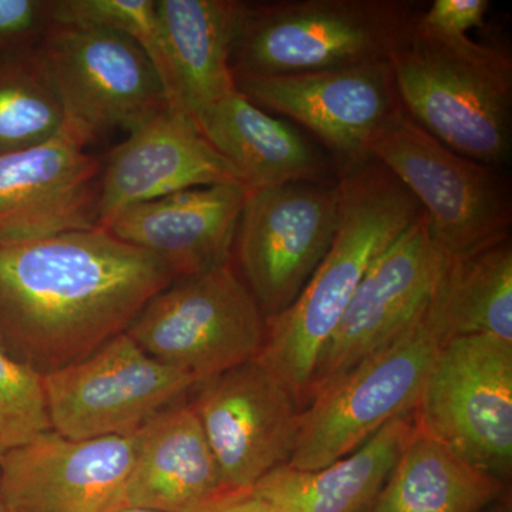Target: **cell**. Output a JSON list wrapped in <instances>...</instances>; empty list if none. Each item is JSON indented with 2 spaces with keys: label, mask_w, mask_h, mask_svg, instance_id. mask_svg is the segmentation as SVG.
I'll return each mask as SVG.
<instances>
[{
  "label": "cell",
  "mask_w": 512,
  "mask_h": 512,
  "mask_svg": "<svg viewBox=\"0 0 512 512\" xmlns=\"http://www.w3.org/2000/svg\"><path fill=\"white\" fill-rule=\"evenodd\" d=\"M174 281L153 255L99 227L0 241V346L52 372L126 332Z\"/></svg>",
  "instance_id": "1"
},
{
  "label": "cell",
  "mask_w": 512,
  "mask_h": 512,
  "mask_svg": "<svg viewBox=\"0 0 512 512\" xmlns=\"http://www.w3.org/2000/svg\"><path fill=\"white\" fill-rule=\"evenodd\" d=\"M336 187L339 214L332 245L296 301L266 320L264 345L256 356L284 380L301 410L320 356L366 272L423 211L375 158L342 170Z\"/></svg>",
  "instance_id": "2"
},
{
  "label": "cell",
  "mask_w": 512,
  "mask_h": 512,
  "mask_svg": "<svg viewBox=\"0 0 512 512\" xmlns=\"http://www.w3.org/2000/svg\"><path fill=\"white\" fill-rule=\"evenodd\" d=\"M414 16L389 62L403 110L454 153L500 168L512 147V59L468 36L421 29Z\"/></svg>",
  "instance_id": "3"
},
{
  "label": "cell",
  "mask_w": 512,
  "mask_h": 512,
  "mask_svg": "<svg viewBox=\"0 0 512 512\" xmlns=\"http://www.w3.org/2000/svg\"><path fill=\"white\" fill-rule=\"evenodd\" d=\"M403 0L244 2L231 49L235 80L389 62L416 16Z\"/></svg>",
  "instance_id": "4"
},
{
  "label": "cell",
  "mask_w": 512,
  "mask_h": 512,
  "mask_svg": "<svg viewBox=\"0 0 512 512\" xmlns=\"http://www.w3.org/2000/svg\"><path fill=\"white\" fill-rule=\"evenodd\" d=\"M446 342L439 282L424 311L402 335L366 357L302 410L298 441L286 466L320 470L353 453L390 421L414 412Z\"/></svg>",
  "instance_id": "5"
},
{
  "label": "cell",
  "mask_w": 512,
  "mask_h": 512,
  "mask_svg": "<svg viewBox=\"0 0 512 512\" xmlns=\"http://www.w3.org/2000/svg\"><path fill=\"white\" fill-rule=\"evenodd\" d=\"M369 154L412 192L450 258L510 238V187L500 170L454 153L403 109L373 138Z\"/></svg>",
  "instance_id": "6"
},
{
  "label": "cell",
  "mask_w": 512,
  "mask_h": 512,
  "mask_svg": "<svg viewBox=\"0 0 512 512\" xmlns=\"http://www.w3.org/2000/svg\"><path fill=\"white\" fill-rule=\"evenodd\" d=\"M266 320L231 265L177 279L138 313L127 335L144 352L201 384L251 362Z\"/></svg>",
  "instance_id": "7"
},
{
  "label": "cell",
  "mask_w": 512,
  "mask_h": 512,
  "mask_svg": "<svg viewBox=\"0 0 512 512\" xmlns=\"http://www.w3.org/2000/svg\"><path fill=\"white\" fill-rule=\"evenodd\" d=\"M417 430L508 484L512 474V342L447 340L427 377Z\"/></svg>",
  "instance_id": "8"
},
{
  "label": "cell",
  "mask_w": 512,
  "mask_h": 512,
  "mask_svg": "<svg viewBox=\"0 0 512 512\" xmlns=\"http://www.w3.org/2000/svg\"><path fill=\"white\" fill-rule=\"evenodd\" d=\"M42 47L63 107L60 131L84 148L170 106L150 57L123 33L52 22Z\"/></svg>",
  "instance_id": "9"
},
{
  "label": "cell",
  "mask_w": 512,
  "mask_h": 512,
  "mask_svg": "<svg viewBox=\"0 0 512 512\" xmlns=\"http://www.w3.org/2000/svg\"><path fill=\"white\" fill-rule=\"evenodd\" d=\"M197 382L154 359L127 332L45 373L52 430L72 440L130 436Z\"/></svg>",
  "instance_id": "10"
},
{
  "label": "cell",
  "mask_w": 512,
  "mask_h": 512,
  "mask_svg": "<svg viewBox=\"0 0 512 512\" xmlns=\"http://www.w3.org/2000/svg\"><path fill=\"white\" fill-rule=\"evenodd\" d=\"M338 214V187L326 181L248 191L234 245L265 320L301 295L332 245Z\"/></svg>",
  "instance_id": "11"
},
{
  "label": "cell",
  "mask_w": 512,
  "mask_h": 512,
  "mask_svg": "<svg viewBox=\"0 0 512 512\" xmlns=\"http://www.w3.org/2000/svg\"><path fill=\"white\" fill-rule=\"evenodd\" d=\"M451 259L421 211L377 256L360 282L320 356L306 406L412 325L430 302Z\"/></svg>",
  "instance_id": "12"
},
{
  "label": "cell",
  "mask_w": 512,
  "mask_h": 512,
  "mask_svg": "<svg viewBox=\"0 0 512 512\" xmlns=\"http://www.w3.org/2000/svg\"><path fill=\"white\" fill-rule=\"evenodd\" d=\"M192 402L224 490L251 488L291 461L299 409L284 380L258 359L198 384Z\"/></svg>",
  "instance_id": "13"
},
{
  "label": "cell",
  "mask_w": 512,
  "mask_h": 512,
  "mask_svg": "<svg viewBox=\"0 0 512 512\" xmlns=\"http://www.w3.org/2000/svg\"><path fill=\"white\" fill-rule=\"evenodd\" d=\"M235 87L266 113L308 128L339 158L342 170L370 160L369 146L403 109L390 62L291 76L247 77Z\"/></svg>",
  "instance_id": "14"
},
{
  "label": "cell",
  "mask_w": 512,
  "mask_h": 512,
  "mask_svg": "<svg viewBox=\"0 0 512 512\" xmlns=\"http://www.w3.org/2000/svg\"><path fill=\"white\" fill-rule=\"evenodd\" d=\"M137 433L72 440L50 430L0 456L9 512H113L124 505Z\"/></svg>",
  "instance_id": "15"
},
{
  "label": "cell",
  "mask_w": 512,
  "mask_h": 512,
  "mask_svg": "<svg viewBox=\"0 0 512 512\" xmlns=\"http://www.w3.org/2000/svg\"><path fill=\"white\" fill-rule=\"evenodd\" d=\"M217 184L244 180L190 117L165 107L128 131L101 164L97 227L107 229L121 211L141 202Z\"/></svg>",
  "instance_id": "16"
},
{
  "label": "cell",
  "mask_w": 512,
  "mask_h": 512,
  "mask_svg": "<svg viewBox=\"0 0 512 512\" xmlns=\"http://www.w3.org/2000/svg\"><path fill=\"white\" fill-rule=\"evenodd\" d=\"M101 161L60 131L0 156V241L97 227Z\"/></svg>",
  "instance_id": "17"
},
{
  "label": "cell",
  "mask_w": 512,
  "mask_h": 512,
  "mask_svg": "<svg viewBox=\"0 0 512 512\" xmlns=\"http://www.w3.org/2000/svg\"><path fill=\"white\" fill-rule=\"evenodd\" d=\"M248 191L217 184L174 192L126 208L107 231L153 255L174 279L190 278L229 264Z\"/></svg>",
  "instance_id": "18"
},
{
  "label": "cell",
  "mask_w": 512,
  "mask_h": 512,
  "mask_svg": "<svg viewBox=\"0 0 512 512\" xmlns=\"http://www.w3.org/2000/svg\"><path fill=\"white\" fill-rule=\"evenodd\" d=\"M242 6L238 0H156L168 104L192 121L237 89L231 49Z\"/></svg>",
  "instance_id": "19"
},
{
  "label": "cell",
  "mask_w": 512,
  "mask_h": 512,
  "mask_svg": "<svg viewBox=\"0 0 512 512\" xmlns=\"http://www.w3.org/2000/svg\"><path fill=\"white\" fill-rule=\"evenodd\" d=\"M195 127L248 190L325 183L328 164L301 131L259 109L237 89L201 111Z\"/></svg>",
  "instance_id": "20"
},
{
  "label": "cell",
  "mask_w": 512,
  "mask_h": 512,
  "mask_svg": "<svg viewBox=\"0 0 512 512\" xmlns=\"http://www.w3.org/2000/svg\"><path fill=\"white\" fill-rule=\"evenodd\" d=\"M221 491L217 461L191 403L167 407L138 430L124 505L190 512Z\"/></svg>",
  "instance_id": "21"
},
{
  "label": "cell",
  "mask_w": 512,
  "mask_h": 512,
  "mask_svg": "<svg viewBox=\"0 0 512 512\" xmlns=\"http://www.w3.org/2000/svg\"><path fill=\"white\" fill-rule=\"evenodd\" d=\"M414 431V412L403 414L329 466L315 471L281 466L252 488L282 512H367Z\"/></svg>",
  "instance_id": "22"
},
{
  "label": "cell",
  "mask_w": 512,
  "mask_h": 512,
  "mask_svg": "<svg viewBox=\"0 0 512 512\" xmlns=\"http://www.w3.org/2000/svg\"><path fill=\"white\" fill-rule=\"evenodd\" d=\"M507 485L416 427L367 512H484L503 497Z\"/></svg>",
  "instance_id": "23"
},
{
  "label": "cell",
  "mask_w": 512,
  "mask_h": 512,
  "mask_svg": "<svg viewBox=\"0 0 512 512\" xmlns=\"http://www.w3.org/2000/svg\"><path fill=\"white\" fill-rule=\"evenodd\" d=\"M447 340L491 336L512 342L510 238L464 259H451L440 281Z\"/></svg>",
  "instance_id": "24"
},
{
  "label": "cell",
  "mask_w": 512,
  "mask_h": 512,
  "mask_svg": "<svg viewBox=\"0 0 512 512\" xmlns=\"http://www.w3.org/2000/svg\"><path fill=\"white\" fill-rule=\"evenodd\" d=\"M63 120L42 42L0 52V156L52 140Z\"/></svg>",
  "instance_id": "25"
},
{
  "label": "cell",
  "mask_w": 512,
  "mask_h": 512,
  "mask_svg": "<svg viewBox=\"0 0 512 512\" xmlns=\"http://www.w3.org/2000/svg\"><path fill=\"white\" fill-rule=\"evenodd\" d=\"M50 430L45 373L0 346V456Z\"/></svg>",
  "instance_id": "26"
},
{
  "label": "cell",
  "mask_w": 512,
  "mask_h": 512,
  "mask_svg": "<svg viewBox=\"0 0 512 512\" xmlns=\"http://www.w3.org/2000/svg\"><path fill=\"white\" fill-rule=\"evenodd\" d=\"M53 23L123 33L143 47L164 84L165 60L156 0H50Z\"/></svg>",
  "instance_id": "27"
},
{
  "label": "cell",
  "mask_w": 512,
  "mask_h": 512,
  "mask_svg": "<svg viewBox=\"0 0 512 512\" xmlns=\"http://www.w3.org/2000/svg\"><path fill=\"white\" fill-rule=\"evenodd\" d=\"M50 23V0H0V52L37 45Z\"/></svg>",
  "instance_id": "28"
},
{
  "label": "cell",
  "mask_w": 512,
  "mask_h": 512,
  "mask_svg": "<svg viewBox=\"0 0 512 512\" xmlns=\"http://www.w3.org/2000/svg\"><path fill=\"white\" fill-rule=\"evenodd\" d=\"M488 9V0H436L424 15H417L416 22L434 35L463 37L483 25Z\"/></svg>",
  "instance_id": "29"
},
{
  "label": "cell",
  "mask_w": 512,
  "mask_h": 512,
  "mask_svg": "<svg viewBox=\"0 0 512 512\" xmlns=\"http://www.w3.org/2000/svg\"><path fill=\"white\" fill-rule=\"evenodd\" d=\"M190 512H282L271 501L256 494L254 488L225 490Z\"/></svg>",
  "instance_id": "30"
},
{
  "label": "cell",
  "mask_w": 512,
  "mask_h": 512,
  "mask_svg": "<svg viewBox=\"0 0 512 512\" xmlns=\"http://www.w3.org/2000/svg\"><path fill=\"white\" fill-rule=\"evenodd\" d=\"M113 512H161L157 510H150V508L143 507H128V505H124V507L117 508Z\"/></svg>",
  "instance_id": "31"
},
{
  "label": "cell",
  "mask_w": 512,
  "mask_h": 512,
  "mask_svg": "<svg viewBox=\"0 0 512 512\" xmlns=\"http://www.w3.org/2000/svg\"><path fill=\"white\" fill-rule=\"evenodd\" d=\"M0 512H9L8 510H6V507L5 505H3L2 501H0Z\"/></svg>",
  "instance_id": "32"
}]
</instances>
